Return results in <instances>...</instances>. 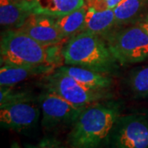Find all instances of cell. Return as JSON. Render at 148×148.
<instances>
[{
    "label": "cell",
    "instance_id": "obj_1",
    "mask_svg": "<svg viewBox=\"0 0 148 148\" xmlns=\"http://www.w3.org/2000/svg\"><path fill=\"white\" fill-rule=\"evenodd\" d=\"M120 116V105L114 101L86 106L73 123L67 143L69 148H103Z\"/></svg>",
    "mask_w": 148,
    "mask_h": 148
},
{
    "label": "cell",
    "instance_id": "obj_2",
    "mask_svg": "<svg viewBox=\"0 0 148 148\" xmlns=\"http://www.w3.org/2000/svg\"><path fill=\"white\" fill-rule=\"evenodd\" d=\"M1 65H55L59 48L44 45L18 29L4 30L0 42Z\"/></svg>",
    "mask_w": 148,
    "mask_h": 148
},
{
    "label": "cell",
    "instance_id": "obj_3",
    "mask_svg": "<svg viewBox=\"0 0 148 148\" xmlns=\"http://www.w3.org/2000/svg\"><path fill=\"white\" fill-rule=\"evenodd\" d=\"M64 63L102 73H110L118 68V62L106 40L100 36L82 32L72 36L63 50Z\"/></svg>",
    "mask_w": 148,
    "mask_h": 148
},
{
    "label": "cell",
    "instance_id": "obj_4",
    "mask_svg": "<svg viewBox=\"0 0 148 148\" xmlns=\"http://www.w3.org/2000/svg\"><path fill=\"white\" fill-rule=\"evenodd\" d=\"M102 38L120 64H138L148 58V32L141 24L114 30Z\"/></svg>",
    "mask_w": 148,
    "mask_h": 148
},
{
    "label": "cell",
    "instance_id": "obj_5",
    "mask_svg": "<svg viewBox=\"0 0 148 148\" xmlns=\"http://www.w3.org/2000/svg\"><path fill=\"white\" fill-rule=\"evenodd\" d=\"M41 85L45 90L60 95L79 108H84L101 101H107L111 97L106 90L86 86L58 69L55 72L45 74Z\"/></svg>",
    "mask_w": 148,
    "mask_h": 148
},
{
    "label": "cell",
    "instance_id": "obj_6",
    "mask_svg": "<svg viewBox=\"0 0 148 148\" xmlns=\"http://www.w3.org/2000/svg\"><path fill=\"white\" fill-rule=\"evenodd\" d=\"M112 148H148V116L132 114L119 117L110 138Z\"/></svg>",
    "mask_w": 148,
    "mask_h": 148
},
{
    "label": "cell",
    "instance_id": "obj_7",
    "mask_svg": "<svg viewBox=\"0 0 148 148\" xmlns=\"http://www.w3.org/2000/svg\"><path fill=\"white\" fill-rule=\"evenodd\" d=\"M38 102L42 111V126L47 129L73 123L83 110L48 90L39 96Z\"/></svg>",
    "mask_w": 148,
    "mask_h": 148
},
{
    "label": "cell",
    "instance_id": "obj_8",
    "mask_svg": "<svg viewBox=\"0 0 148 148\" xmlns=\"http://www.w3.org/2000/svg\"><path fill=\"white\" fill-rule=\"evenodd\" d=\"M40 117L35 101H21L0 107V123L4 128L21 132L34 127Z\"/></svg>",
    "mask_w": 148,
    "mask_h": 148
},
{
    "label": "cell",
    "instance_id": "obj_9",
    "mask_svg": "<svg viewBox=\"0 0 148 148\" xmlns=\"http://www.w3.org/2000/svg\"><path fill=\"white\" fill-rule=\"evenodd\" d=\"M44 45H56L64 40L53 16L32 12L18 28Z\"/></svg>",
    "mask_w": 148,
    "mask_h": 148
},
{
    "label": "cell",
    "instance_id": "obj_10",
    "mask_svg": "<svg viewBox=\"0 0 148 148\" xmlns=\"http://www.w3.org/2000/svg\"><path fill=\"white\" fill-rule=\"evenodd\" d=\"M32 12L31 1L0 0V24L5 30L18 29Z\"/></svg>",
    "mask_w": 148,
    "mask_h": 148
},
{
    "label": "cell",
    "instance_id": "obj_11",
    "mask_svg": "<svg viewBox=\"0 0 148 148\" xmlns=\"http://www.w3.org/2000/svg\"><path fill=\"white\" fill-rule=\"evenodd\" d=\"M55 65H1L0 85L1 86H12L22 81L40 74L53 72Z\"/></svg>",
    "mask_w": 148,
    "mask_h": 148
},
{
    "label": "cell",
    "instance_id": "obj_12",
    "mask_svg": "<svg viewBox=\"0 0 148 148\" xmlns=\"http://www.w3.org/2000/svg\"><path fill=\"white\" fill-rule=\"evenodd\" d=\"M114 27H117L114 9L98 10L88 7L82 32L104 37L114 31Z\"/></svg>",
    "mask_w": 148,
    "mask_h": 148
},
{
    "label": "cell",
    "instance_id": "obj_13",
    "mask_svg": "<svg viewBox=\"0 0 148 148\" xmlns=\"http://www.w3.org/2000/svg\"><path fill=\"white\" fill-rule=\"evenodd\" d=\"M58 69L80 83L94 89L106 90L112 83V79L106 73H99L92 69L74 65L61 66Z\"/></svg>",
    "mask_w": 148,
    "mask_h": 148
},
{
    "label": "cell",
    "instance_id": "obj_14",
    "mask_svg": "<svg viewBox=\"0 0 148 148\" xmlns=\"http://www.w3.org/2000/svg\"><path fill=\"white\" fill-rule=\"evenodd\" d=\"M33 12L58 17L77 10L85 0H32Z\"/></svg>",
    "mask_w": 148,
    "mask_h": 148
},
{
    "label": "cell",
    "instance_id": "obj_15",
    "mask_svg": "<svg viewBox=\"0 0 148 148\" xmlns=\"http://www.w3.org/2000/svg\"><path fill=\"white\" fill-rule=\"evenodd\" d=\"M88 7L84 4L77 10L62 16L54 17L55 22L64 39L71 38L82 32Z\"/></svg>",
    "mask_w": 148,
    "mask_h": 148
},
{
    "label": "cell",
    "instance_id": "obj_16",
    "mask_svg": "<svg viewBox=\"0 0 148 148\" xmlns=\"http://www.w3.org/2000/svg\"><path fill=\"white\" fill-rule=\"evenodd\" d=\"M147 0H123L114 8L116 27L133 23L142 14Z\"/></svg>",
    "mask_w": 148,
    "mask_h": 148
},
{
    "label": "cell",
    "instance_id": "obj_17",
    "mask_svg": "<svg viewBox=\"0 0 148 148\" xmlns=\"http://www.w3.org/2000/svg\"><path fill=\"white\" fill-rule=\"evenodd\" d=\"M132 95L138 98L148 96V65L134 69L127 80Z\"/></svg>",
    "mask_w": 148,
    "mask_h": 148
},
{
    "label": "cell",
    "instance_id": "obj_18",
    "mask_svg": "<svg viewBox=\"0 0 148 148\" xmlns=\"http://www.w3.org/2000/svg\"><path fill=\"white\" fill-rule=\"evenodd\" d=\"M35 101L29 91L14 90L11 86H1L0 89V107L8 106L21 101Z\"/></svg>",
    "mask_w": 148,
    "mask_h": 148
},
{
    "label": "cell",
    "instance_id": "obj_19",
    "mask_svg": "<svg viewBox=\"0 0 148 148\" xmlns=\"http://www.w3.org/2000/svg\"><path fill=\"white\" fill-rule=\"evenodd\" d=\"M36 148H67L55 138H46L40 141Z\"/></svg>",
    "mask_w": 148,
    "mask_h": 148
},
{
    "label": "cell",
    "instance_id": "obj_20",
    "mask_svg": "<svg viewBox=\"0 0 148 148\" xmlns=\"http://www.w3.org/2000/svg\"><path fill=\"white\" fill-rule=\"evenodd\" d=\"M10 148H21V147H20V146L18 145V143H13L12 145H11Z\"/></svg>",
    "mask_w": 148,
    "mask_h": 148
},
{
    "label": "cell",
    "instance_id": "obj_21",
    "mask_svg": "<svg viewBox=\"0 0 148 148\" xmlns=\"http://www.w3.org/2000/svg\"><path fill=\"white\" fill-rule=\"evenodd\" d=\"M141 25H142V26H143V27H144V28H145V29H146V30H147V32H148V23H145V22H143V23H141Z\"/></svg>",
    "mask_w": 148,
    "mask_h": 148
},
{
    "label": "cell",
    "instance_id": "obj_22",
    "mask_svg": "<svg viewBox=\"0 0 148 148\" xmlns=\"http://www.w3.org/2000/svg\"><path fill=\"white\" fill-rule=\"evenodd\" d=\"M27 148H36V146H32V145H27Z\"/></svg>",
    "mask_w": 148,
    "mask_h": 148
},
{
    "label": "cell",
    "instance_id": "obj_23",
    "mask_svg": "<svg viewBox=\"0 0 148 148\" xmlns=\"http://www.w3.org/2000/svg\"><path fill=\"white\" fill-rule=\"evenodd\" d=\"M26 1H31L32 2V0H26Z\"/></svg>",
    "mask_w": 148,
    "mask_h": 148
},
{
    "label": "cell",
    "instance_id": "obj_24",
    "mask_svg": "<svg viewBox=\"0 0 148 148\" xmlns=\"http://www.w3.org/2000/svg\"><path fill=\"white\" fill-rule=\"evenodd\" d=\"M147 3H148V0H147Z\"/></svg>",
    "mask_w": 148,
    "mask_h": 148
}]
</instances>
